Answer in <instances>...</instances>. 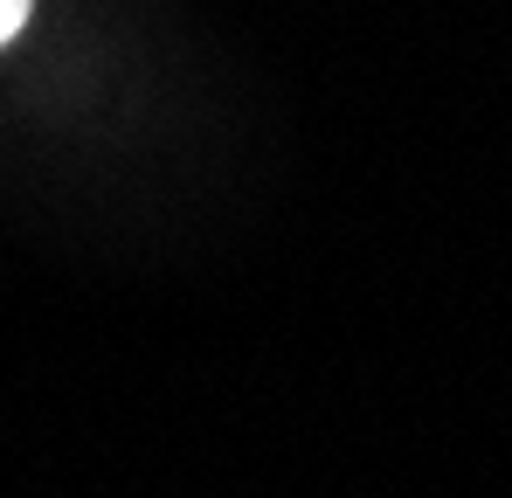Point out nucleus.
Here are the masks:
<instances>
[{"instance_id": "f257e3e1", "label": "nucleus", "mask_w": 512, "mask_h": 498, "mask_svg": "<svg viewBox=\"0 0 512 498\" xmlns=\"http://www.w3.org/2000/svg\"><path fill=\"white\" fill-rule=\"evenodd\" d=\"M28 14H35V0H0V49H7V42H21Z\"/></svg>"}]
</instances>
